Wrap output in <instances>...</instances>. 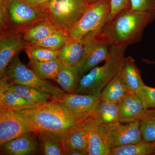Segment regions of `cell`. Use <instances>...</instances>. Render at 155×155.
<instances>
[{
	"label": "cell",
	"instance_id": "cell-23",
	"mask_svg": "<svg viewBox=\"0 0 155 155\" xmlns=\"http://www.w3.org/2000/svg\"><path fill=\"white\" fill-rule=\"evenodd\" d=\"M129 93H130L119 73L101 92V100L107 102L119 104Z\"/></svg>",
	"mask_w": 155,
	"mask_h": 155
},
{
	"label": "cell",
	"instance_id": "cell-21",
	"mask_svg": "<svg viewBox=\"0 0 155 155\" xmlns=\"http://www.w3.org/2000/svg\"><path fill=\"white\" fill-rule=\"evenodd\" d=\"M81 78L78 67L69 66L61 62L56 81L65 92L67 94L75 93Z\"/></svg>",
	"mask_w": 155,
	"mask_h": 155
},
{
	"label": "cell",
	"instance_id": "cell-16",
	"mask_svg": "<svg viewBox=\"0 0 155 155\" xmlns=\"http://www.w3.org/2000/svg\"><path fill=\"white\" fill-rule=\"evenodd\" d=\"M147 110L137 95L128 94L119 103L118 122L127 123L140 120Z\"/></svg>",
	"mask_w": 155,
	"mask_h": 155
},
{
	"label": "cell",
	"instance_id": "cell-8",
	"mask_svg": "<svg viewBox=\"0 0 155 155\" xmlns=\"http://www.w3.org/2000/svg\"><path fill=\"white\" fill-rule=\"evenodd\" d=\"M107 137L110 149L142 141L139 120L127 123L117 122L107 125Z\"/></svg>",
	"mask_w": 155,
	"mask_h": 155
},
{
	"label": "cell",
	"instance_id": "cell-10",
	"mask_svg": "<svg viewBox=\"0 0 155 155\" xmlns=\"http://www.w3.org/2000/svg\"><path fill=\"white\" fill-rule=\"evenodd\" d=\"M27 43L22 33L7 31L0 35V77L4 75L7 67L20 51L25 49Z\"/></svg>",
	"mask_w": 155,
	"mask_h": 155
},
{
	"label": "cell",
	"instance_id": "cell-12",
	"mask_svg": "<svg viewBox=\"0 0 155 155\" xmlns=\"http://www.w3.org/2000/svg\"><path fill=\"white\" fill-rule=\"evenodd\" d=\"M112 45L94 39L85 47L83 58L78 67L81 77L91 69L109 58Z\"/></svg>",
	"mask_w": 155,
	"mask_h": 155
},
{
	"label": "cell",
	"instance_id": "cell-30",
	"mask_svg": "<svg viewBox=\"0 0 155 155\" xmlns=\"http://www.w3.org/2000/svg\"><path fill=\"white\" fill-rule=\"evenodd\" d=\"M69 40L68 33L60 29L41 41L29 43L49 49L59 51L67 43Z\"/></svg>",
	"mask_w": 155,
	"mask_h": 155
},
{
	"label": "cell",
	"instance_id": "cell-35",
	"mask_svg": "<svg viewBox=\"0 0 155 155\" xmlns=\"http://www.w3.org/2000/svg\"><path fill=\"white\" fill-rule=\"evenodd\" d=\"M65 155H85L82 151L78 149H69L65 152Z\"/></svg>",
	"mask_w": 155,
	"mask_h": 155
},
{
	"label": "cell",
	"instance_id": "cell-4",
	"mask_svg": "<svg viewBox=\"0 0 155 155\" xmlns=\"http://www.w3.org/2000/svg\"><path fill=\"white\" fill-rule=\"evenodd\" d=\"M48 19L22 0H0L1 33L7 31L23 33L37 22Z\"/></svg>",
	"mask_w": 155,
	"mask_h": 155
},
{
	"label": "cell",
	"instance_id": "cell-31",
	"mask_svg": "<svg viewBox=\"0 0 155 155\" xmlns=\"http://www.w3.org/2000/svg\"><path fill=\"white\" fill-rule=\"evenodd\" d=\"M147 109L155 108V87L145 85L136 93Z\"/></svg>",
	"mask_w": 155,
	"mask_h": 155
},
{
	"label": "cell",
	"instance_id": "cell-15",
	"mask_svg": "<svg viewBox=\"0 0 155 155\" xmlns=\"http://www.w3.org/2000/svg\"><path fill=\"white\" fill-rule=\"evenodd\" d=\"M35 134L32 131L27 132L1 145V154L29 155L35 153L38 146Z\"/></svg>",
	"mask_w": 155,
	"mask_h": 155
},
{
	"label": "cell",
	"instance_id": "cell-32",
	"mask_svg": "<svg viewBox=\"0 0 155 155\" xmlns=\"http://www.w3.org/2000/svg\"><path fill=\"white\" fill-rule=\"evenodd\" d=\"M130 9L133 11H155V0H130Z\"/></svg>",
	"mask_w": 155,
	"mask_h": 155
},
{
	"label": "cell",
	"instance_id": "cell-25",
	"mask_svg": "<svg viewBox=\"0 0 155 155\" xmlns=\"http://www.w3.org/2000/svg\"><path fill=\"white\" fill-rule=\"evenodd\" d=\"M119 104L107 102L101 100L92 114L97 122L109 125L118 122Z\"/></svg>",
	"mask_w": 155,
	"mask_h": 155
},
{
	"label": "cell",
	"instance_id": "cell-11",
	"mask_svg": "<svg viewBox=\"0 0 155 155\" xmlns=\"http://www.w3.org/2000/svg\"><path fill=\"white\" fill-rule=\"evenodd\" d=\"M88 137L87 155H110L107 137V125L98 123L92 114L86 119Z\"/></svg>",
	"mask_w": 155,
	"mask_h": 155
},
{
	"label": "cell",
	"instance_id": "cell-37",
	"mask_svg": "<svg viewBox=\"0 0 155 155\" xmlns=\"http://www.w3.org/2000/svg\"><path fill=\"white\" fill-rule=\"evenodd\" d=\"M153 155H155V151L154 152L153 154Z\"/></svg>",
	"mask_w": 155,
	"mask_h": 155
},
{
	"label": "cell",
	"instance_id": "cell-19",
	"mask_svg": "<svg viewBox=\"0 0 155 155\" xmlns=\"http://www.w3.org/2000/svg\"><path fill=\"white\" fill-rule=\"evenodd\" d=\"M119 75L130 93L136 94L145 85L141 78V71L131 56L125 57Z\"/></svg>",
	"mask_w": 155,
	"mask_h": 155
},
{
	"label": "cell",
	"instance_id": "cell-18",
	"mask_svg": "<svg viewBox=\"0 0 155 155\" xmlns=\"http://www.w3.org/2000/svg\"><path fill=\"white\" fill-rule=\"evenodd\" d=\"M0 88L15 92L31 102L40 105L54 99L51 95L38 89L19 84L9 83L5 77L1 78Z\"/></svg>",
	"mask_w": 155,
	"mask_h": 155
},
{
	"label": "cell",
	"instance_id": "cell-5",
	"mask_svg": "<svg viewBox=\"0 0 155 155\" xmlns=\"http://www.w3.org/2000/svg\"><path fill=\"white\" fill-rule=\"evenodd\" d=\"M3 77H5L9 83L19 84L43 91L57 101H61L67 94L63 89L43 79L29 67L25 66L19 59V54L7 67Z\"/></svg>",
	"mask_w": 155,
	"mask_h": 155
},
{
	"label": "cell",
	"instance_id": "cell-27",
	"mask_svg": "<svg viewBox=\"0 0 155 155\" xmlns=\"http://www.w3.org/2000/svg\"><path fill=\"white\" fill-rule=\"evenodd\" d=\"M61 64L59 58L46 62L30 60L28 67L43 79L56 81Z\"/></svg>",
	"mask_w": 155,
	"mask_h": 155
},
{
	"label": "cell",
	"instance_id": "cell-1",
	"mask_svg": "<svg viewBox=\"0 0 155 155\" xmlns=\"http://www.w3.org/2000/svg\"><path fill=\"white\" fill-rule=\"evenodd\" d=\"M155 19V11L122 10L106 22L95 35V39L112 46L135 44L141 41L145 28Z\"/></svg>",
	"mask_w": 155,
	"mask_h": 155
},
{
	"label": "cell",
	"instance_id": "cell-9",
	"mask_svg": "<svg viewBox=\"0 0 155 155\" xmlns=\"http://www.w3.org/2000/svg\"><path fill=\"white\" fill-rule=\"evenodd\" d=\"M33 129L17 112L0 108V145Z\"/></svg>",
	"mask_w": 155,
	"mask_h": 155
},
{
	"label": "cell",
	"instance_id": "cell-14",
	"mask_svg": "<svg viewBox=\"0 0 155 155\" xmlns=\"http://www.w3.org/2000/svg\"><path fill=\"white\" fill-rule=\"evenodd\" d=\"M94 39V32H91L76 40L67 42L59 50L58 58L64 64L78 67L83 58L85 47Z\"/></svg>",
	"mask_w": 155,
	"mask_h": 155
},
{
	"label": "cell",
	"instance_id": "cell-34",
	"mask_svg": "<svg viewBox=\"0 0 155 155\" xmlns=\"http://www.w3.org/2000/svg\"><path fill=\"white\" fill-rule=\"evenodd\" d=\"M22 1L34 8L45 14L49 2V0H22Z\"/></svg>",
	"mask_w": 155,
	"mask_h": 155
},
{
	"label": "cell",
	"instance_id": "cell-26",
	"mask_svg": "<svg viewBox=\"0 0 155 155\" xmlns=\"http://www.w3.org/2000/svg\"><path fill=\"white\" fill-rule=\"evenodd\" d=\"M155 151V141L142 140L111 149L110 155H150Z\"/></svg>",
	"mask_w": 155,
	"mask_h": 155
},
{
	"label": "cell",
	"instance_id": "cell-3",
	"mask_svg": "<svg viewBox=\"0 0 155 155\" xmlns=\"http://www.w3.org/2000/svg\"><path fill=\"white\" fill-rule=\"evenodd\" d=\"M128 46H112L109 58L101 67L91 69L81 78L75 93H99L110 81L118 75L125 60V53Z\"/></svg>",
	"mask_w": 155,
	"mask_h": 155
},
{
	"label": "cell",
	"instance_id": "cell-20",
	"mask_svg": "<svg viewBox=\"0 0 155 155\" xmlns=\"http://www.w3.org/2000/svg\"><path fill=\"white\" fill-rule=\"evenodd\" d=\"M40 106L31 102L15 92L0 88V108L19 112L35 109Z\"/></svg>",
	"mask_w": 155,
	"mask_h": 155
},
{
	"label": "cell",
	"instance_id": "cell-22",
	"mask_svg": "<svg viewBox=\"0 0 155 155\" xmlns=\"http://www.w3.org/2000/svg\"><path fill=\"white\" fill-rule=\"evenodd\" d=\"M51 21L48 19L41 20L27 28L22 33L23 38L28 43L41 41L60 30Z\"/></svg>",
	"mask_w": 155,
	"mask_h": 155
},
{
	"label": "cell",
	"instance_id": "cell-6",
	"mask_svg": "<svg viewBox=\"0 0 155 155\" xmlns=\"http://www.w3.org/2000/svg\"><path fill=\"white\" fill-rule=\"evenodd\" d=\"M91 4L89 0H49L45 14L48 19L68 33Z\"/></svg>",
	"mask_w": 155,
	"mask_h": 155
},
{
	"label": "cell",
	"instance_id": "cell-13",
	"mask_svg": "<svg viewBox=\"0 0 155 155\" xmlns=\"http://www.w3.org/2000/svg\"><path fill=\"white\" fill-rule=\"evenodd\" d=\"M101 93H67L60 101L74 114L80 115L91 114L101 100Z\"/></svg>",
	"mask_w": 155,
	"mask_h": 155
},
{
	"label": "cell",
	"instance_id": "cell-2",
	"mask_svg": "<svg viewBox=\"0 0 155 155\" xmlns=\"http://www.w3.org/2000/svg\"><path fill=\"white\" fill-rule=\"evenodd\" d=\"M24 118L35 134L48 131L64 137L71 128L91 114H74L59 101L52 100L38 107L17 112Z\"/></svg>",
	"mask_w": 155,
	"mask_h": 155
},
{
	"label": "cell",
	"instance_id": "cell-24",
	"mask_svg": "<svg viewBox=\"0 0 155 155\" xmlns=\"http://www.w3.org/2000/svg\"><path fill=\"white\" fill-rule=\"evenodd\" d=\"M42 152L45 155H65L63 146V137L61 136L48 131L36 134Z\"/></svg>",
	"mask_w": 155,
	"mask_h": 155
},
{
	"label": "cell",
	"instance_id": "cell-17",
	"mask_svg": "<svg viewBox=\"0 0 155 155\" xmlns=\"http://www.w3.org/2000/svg\"><path fill=\"white\" fill-rule=\"evenodd\" d=\"M88 118L71 128L63 137V146L65 155L67 150L78 149L87 155L88 137L86 121Z\"/></svg>",
	"mask_w": 155,
	"mask_h": 155
},
{
	"label": "cell",
	"instance_id": "cell-7",
	"mask_svg": "<svg viewBox=\"0 0 155 155\" xmlns=\"http://www.w3.org/2000/svg\"><path fill=\"white\" fill-rule=\"evenodd\" d=\"M110 12L111 0H98L91 4L77 24L68 31V41L97 32L107 21Z\"/></svg>",
	"mask_w": 155,
	"mask_h": 155
},
{
	"label": "cell",
	"instance_id": "cell-28",
	"mask_svg": "<svg viewBox=\"0 0 155 155\" xmlns=\"http://www.w3.org/2000/svg\"><path fill=\"white\" fill-rule=\"evenodd\" d=\"M139 121L143 140L155 141V108L147 109Z\"/></svg>",
	"mask_w": 155,
	"mask_h": 155
},
{
	"label": "cell",
	"instance_id": "cell-29",
	"mask_svg": "<svg viewBox=\"0 0 155 155\" xmlns=\"http://www.w3.org/2000/svg\"><path fill=\"white\" fill-rule=\"evenodd\" d=\"M25 51L30 60L46 62L58 59L59 51H55L27 43Z\"/></svg>",
	"mask_w": 155,
	"mask_h": 155
},
{
	"label": "cell",
	"instance_id": "cell-36",
	"mask_svg": "<svg viewBox=\"0 0 155 155\" xmlns=\"http://www.w3.org/2000/svg\"><path fill=\"white\" fill-rule=\"evenodd\" d=\"M89 1H90V2L91 4H92V3H94L95 2H97V1H98V0H89Z\"/></svg>",
	"mask_w": 155,
	"mask_h": 155
},
{
	"label": "cell",
	"instance_id": "cell-33",
	"mask_svg": "<svg viewBox=\"0 0 155 155\" xmlns=\"http://www.w3.org/2000/svg\"><path fill=\"white\" fill-rule=\"evenodd\" d=\"M130 9V0H111V12L107 21L111 19L122 10Z\"/></svg>",
	"mask_w": 155,
	"mask_h": 155
}]
</instances>
